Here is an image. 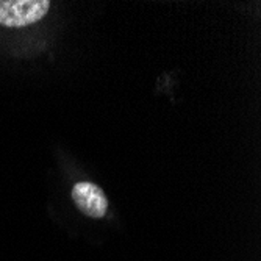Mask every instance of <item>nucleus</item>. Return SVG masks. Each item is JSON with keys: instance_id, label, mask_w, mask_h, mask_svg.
Wrapping results in <instances>:
<instances>
[{"instance_id": "f03ea898", "label": "nucleus", "mask_w": 261, "mask_h": 261, "mask_svg": "<svg viewBox=\"0 0 261 261\" xmlns=\"http://www.w3.org/2000/svg\"><path fill=\"white\" fill-rule=\"evenodd\" d=\"M72 200L85 216L92 219H102L108 211V197L96 183H75L72 188Z\"/></svg>"}, {"instance_id": "f257e3e1", "label": "nucleus", "mask_w": 261, "mask_h": 261, "mask_svg": "<svg viewBox=\"0 0 261 261\" xmlns=\"http://www.w3.org/2000/svg\"><path fill=\"white\" fill-rule=\"evenodd\" d=\"M49 0H0V25L27 27L39 22L50 10Z\"/></svg>"}]
</instances>
